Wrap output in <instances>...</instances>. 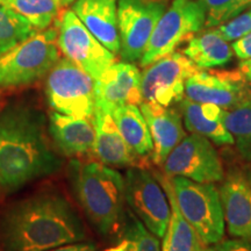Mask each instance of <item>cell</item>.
<instances>
[{"label": "cell", "mask_w": 251, "mask_h": 251, "mask_svg": "<svg viewBox=\"0 0 251 251\" xmlns=\"http://www.w3.org/2000/svg\"><path fill=\"white\" fill-rule=\"evenodd\" d=\"M58 59L57 29L36 31L0 58V89L35 83L49 74Z\"/></svg>", "instance_id": "277c9868"}, {"label": "cell", "mask_w": 251, "mask_h": 251, "mask_svg": "<svg viewBox=\"0 0 251 251\" xmlns=\"http://www.w3.org/2000/svg\"><path fill=\"white\" fill-rule=\"evenodd\" d=\"M169 0H118L119 55L124 62L141 61Z\"/></svg>", "instance_id": "30bf717a"}, {"label": "cell", "mask_w": 251, "mask_h": 251, "mask_svg": "<svg viewBox=\"0 0 251 251\" xmlns=\"http://www.w3.org/2000/svg\"><path fill=\"white\" fill-rule=\"evenodd\" d=\"M71 9L105 48L119 55L118 0H76Z\"/></svg>", "instance_id": "e0dca14e"}, {"label": "cell", "mask_w": 251, "mask_h": 251, "mask_svg": "<svg viewBox=\"0 0 251 251\" xmlns=\"http://www.w3.org/2000/svg\"><path fill=\"white\" fill-rule=\"evenodd\" d=\"M224 178L219 193L229 234L251 242V168L230 166Z\"/></svg>", "instance_id": "5bb4252c"}, {"label": "cell", "mask_w": 251, "mask_h": 251, "mask_svg": "<svg viewBox=\"0 0 251 251\" xmlns=\"http://www.w3.org/2000/svg\"><path fill=\"white\" fill-rule=\"evenodd\" d=\"M76 0H62V7H67L69 5H72Z\"/></svg>", "instance_id": "e575fe53"}, {"label": "cell", "mask_w": 251, "mask_h": 251, "mask_svg": "<svg viewBox=\"0 0 251 251\" xmlns=\"http://www.w3.org/2000/svg\"><path fill=\"white\" fill-rule=\"evenodd\" d=\"M194 251H216V250H215V249H213V248H208V247L206 246V244H203V243H202L201 246L198 247L197 249L194 250Z\"/></svg>", "instance_id": "836d02e7"}, {"label": "cell", "mask_w": 251, "mask_h": 251, "mask_svg": "<svg viewBox=\"0 0 251 251\" xmlns=\"http://www.w3.org/2000/svg\"><path fill=\"white\" fill-rule=\"evenodd\" d=\"M126 201L131 212L157 237L164 236L171 207L165 188L157 176L143 168L130 166L125 178Z\"/></svg>", "instance_id": "9c48e42d"}, {"label": "cell", "mask_w": 251, "mask_h": 251, "mask_svg": "<svg viewBox=\"0 0 251 251\" xmlns=\"http://www.w3.org/2000/svg\"><path fill=\"white\" fill-rule=\"evenodd\" d=\"M59 168L46 136L45 118L15 106L0 113V185L17 190Z\"/></svg>", "instance_id": "6da1fadb"}, {"label": "cell", "mask_w": 251, "mask_h": 251, "mask_svg": "<svg viewBox=\"0 0 251 251\" xmlns=\"http://www.w3.org/2000/svg\"><path fill=\"white\" fill-rule=\"evenodd\" d=\"M181 214L206 246L216 244L225 234V215L219 191L211 183H198L185 177L170 178Z\"/></svg>", "instance_id": "5b68a950"}, {"label": "cell", "mask_w": 251, "mask_h": 251, "mask_svg": "<svg viewBox=\"0 0 251 251\" xmlns=\"http://www.w3.org/2000/svg\"><path fill=\"white\" fill-rule=\"evenodd\" d=\"M57 45L69 61L83 69L94 80L117 62V55L105 48L84 26L72 9H64L56 19Z\"/></svg>", "instance_id": "ba28073f"}, {"label": "cell", "mask_w": 251, "mask_h": 251, "mask_svg": "<svg viewBox=\"0 0 251 251\" xmlns=\"http://www.w3.org/2000/svg\"><path fill=\"white\" fill-rule=\"evenodd\" d=\"M94 83L75 63L68 58L58 59L47 77L46 94L50 107L70 117L93 119Z\"/></svg>", "instance_id": "52a82bcc"}, {"label": "cell", "mask_w": 251, "mask_h": 251, "mask_svg": "<svg viewBox=\"0 0 251 251\" xmlns=\"http://www.w3.org/2000/svg\"><path fill=\"white\" fill-rule=\"evenodd\" d=\"M126 143L136 156L150 155L153 143L148 124L137 105H126L112 113Z\"/></svg>", "instance_id": "603a6c76"}, {"label": "cell", "mask_w": 251, "mask_h": 251, "mask_svg": "<svg viewBox=\"0 0 251 251\" xmlns=\"http://www.w3.org/2000/svg\"><path fill=\"white\" fill-rule=\"evenodd\" d=\"M238 70L242 72L243 77L246 78L248 83L251 84V58L241 62V64L238 65Z\"/></svg>", "instance_id": "d6a6232c"}, {"label": "cell", "mask_w": 251, "mask_h": 251, "mask_svg": "<svg viewBox=\"0 0 251 251\" xmlns=\"http://www.w3.org/2000/svg\"><path fill=\"white\" fill-rule=\"evenodd\" d=\"M93 124L96 127L93 152L102 164L118 168L136 164V155L126 143L112 114L96 109Z\"/></svg>", "instance_id": "ffe728a7"}, {"label": "cell", "mask_w": 251, "mask_h": 251, "mask_svg": "<svg viewBox=\"0 0 251 251\" xmlns=\"http://www.w3.org/2000/svg\"><path fill=\"white\" fill-rule=\"evenodd\" d=\"M225 122L240 155L251 163V100L226 112Z\"/></svg>", "instance_id": "4316f807"}, {"label": "cell", "mask_w": 251, "mask_h": 251, "mask_svg": "<svg viewBox=\"0 0 251 251\" xmlns=\"http://www.w3.org/2000/svg\"><path fill=\"white\" fill-rule=\"evenodd\" d=\"M70 178L78 201L100 233H117L125 225L126 185L120 172L99 162L72 161Z\"/></svg>", "instance_id": "3957f363"}, {"label": "cell", "mask_w": 251, "mask_h": 251, "mask_svg": "<svg viewBox=\"0 0 251 251\" xmlns=\"http://www.w3.org/2000/svg\"><path fill=\"white\" fill-rule=\"evenodd\" d=\"M48 251H96V247L92 243H71L65 246L55 248Z\"/></svg>", "instance_id": "1f68e13d"}, {"label": "cell", "mask_w": 251, "mask_h": 251, "mask_svg": "<svg viewBox=\"0 0 251 251\" xmlns=\"http://www.w3.org/2000/svg\"><path fill=\"white\" fill-rule=\"evenodd\" d=\"M0 107H1V98H0Z\"/></svg>", "instance_id": "d590c367"}, {"label": "cell", "mask_w": 251, "mask_h": 251, "mask_svg": "<svg viewBox=\"0 0 251 251\" xmlns=\"http://www.w3.org/2000/svg\"><path fill=\"white\" fill-rule=\"evenodd\" d=\"M76 213L62 197L40 194L11 209L2 225L6 251H48L84 240Z\"/></svg>", "instance_id": "7a4b0ae2"}, {"label": "cell", "mask_w": 251, "mask_h": 251, "mask_svg": "<svg viewBox=\"0 0 251 251\" xmlns=\"http://www.w3.org/2000/svg\"><path fill=\"white\" fill-rule=\"evenodd\" d=\"M186 98L193 101L212 103L226 111L251 100V84L240 70L198 71L185 84Z\"/></svg>", "instance_id": "4fadbf2b"}, {"label": "cell", "mask_w": 251, "mask_h": 251, "mask_svg": "<svg viewBox=\"0 0 251 251\" xmlns=\"http://www.w3.org/2000/svg\"><path fill=\"white\" fill-rule=\"evenodd\" d=\"M216 251H251L250 241L242 238H233V240L220 241L215 248Z\"/></svg>", "instance_id": "f546056e"}, {"label": "cell", "mask_w": 251, "mask_h": 251, "mask_svg": "<svg viewBox=\"0 0 251 251\" xmlns=\"http://www.w3.org/2000/svg\"><path fill=\"white\" fill-rule=\"evenodd\" d=\"M36 31L23 17L0 5V58Z\"/></svg>", "instance_id": "484cf974"}, {"label": "cell", "mask_w": 251, "mask_h": 251, "mask_svg": "<svg viewBox=\"0 0 251 251\" xmlns=\"http://www.w3.org/2000/svg\"><path fill=\"white\" fill-rule=\"evenodd\" d=\"M105 251H161V246L157 236L149 233L142 221L130 211L126 215L120 242Z\"/></svg>", "instance_id": "d4e9b609"}, {"label": "cell", "mask_w": 251, "mask_h": 251, "mask_svg": "<svg viewBox=\"0 0 251 251\" xmlns=\"http://www.w3.org/2000/svg\"><path fill=\"white\" fill-rule=\"evenodd\" d=\"M206 15V28L219 27L251 7V0H196Z\"/></svg>", "instance_id": "83f0119b"}, {"label": "cell", "mask_w": 251, "mask_h": 251, "mask_svg": "<svg viewBox=\"0 0 251 251\" xmlns=\"http://www.w3.org/2000/svg\"><path fill=\"white\" fill-rule=\"evenodd\" d=\"M165 177H185L198 183H219L225 171L212 141L199 134L185 136L163 163Z\"/></svg>", "instance_id": "7c38bea8"}, {"label": "cell", "mask_w": 251, "mask_h": 251, "mask_svg": "<svg viewBox=\"0 0 251 251\" xmlns=\"http://www.w3.org/2000/svg\"><path fill=\"white\" fill-rule=\"evenodd\" d=\"M216 30L226 41L234 42V41L242 39L243 36L251 33V7L243 13L231 19L228 23L220 25L216 27Z\"/></svg>", "instance_id": "f1b7e54d"}, {"label": "cell", "mask_w": 251, "mask_h": 251, "mask_svg": "<svg viewBox=\"0 0 251 251\" xmlns=\"http://www.w3.org/2000/svg\"><path fill=\"white\" fill-rule=\"evenodd\" d=\"M179 108L185 127L190 133L205 136L218 146L235 144L233 135L225 122L226 109L188 98L181 100Z\"/></svg>", "instance_id": "ac0fdd59"}, {"label": "cell", "mask_w": 251, "mask_h": 251, "mask_svg": "<svg viewBox=\"0 0 251 251\" xmlns=\"http://www.w3.org/2000/svg\"><path fill=\"white\" fill-rule=\"evenodd\" d=\"M200 71L183 52H172L148 65L141 74L142 102L170 107L184 99L185 84Z\"/></svg>", "instance_id": "8fae6325"}, {"label": "cell", "mask_w": 251, "mask_h": 251, "mask_svg": "<svg viewBox=\"0 0 251 251\" xmlns=\"http://www.w3.org/2000/svg\"><path fill=\"white\" fill-rule=\"evenodd\" d=\"M0 5L23 17L39 31L49 28L56 20L62 0H0Z\"/></svg>", "instance_id": "cb8c5ba5"}, {"label": "cell", "mask_w": 251, "mask_h": 251, "mask_svg": "<svg viewBox=\"0 0 251 251\" xmlns=\"http://www.w3.org/2000/svg\"><path fill=\"white\" fill-rule=\"evenodd\" d=\"M233 50L238 58L246 61L251 58V33L243 36L242 39L233 42Z\"/></svg>", "instance_id": "4dcf8cb0"}, {"label": "cell", "mask_w": 251, "mask_h": 251, "mask_svg": "<svg viewBox=\"0 0 251 251\" xmlns=\"http://www.w3.org/2000/svg\"><path fill=\"white\" fill-rule=\"evenodd\" d=\"M205 24V12L196 0H174L152 31L140 61L141 67H148L175 52L177 47L199 33Z\"/></svg>", "instance_id": "8992f818"}, {"label": "cell", "mask_w": 251, "mask_h": 251, "mask_svg": "<svg viewBox=\"0 0 251 251\" xmlns=\"http://www.w3.org/2000/svg\"><path fill=\"white\" fill-rule=\"evenodd\" d=\"M141 74L133 63L115 62L94 83V111L112 114L126 105H141Z\"/></svg>", "instance_id": "9a60e30c"}, {"label": "cell", "mask_w": 251, "mask_h": 251, "mask_svg": "<svg viewBox=\"0 0 251 251\" xmlns=\"http://www.w3.org/2000/svg\"><path fill=\"white\" fill-rule=\"evenodd\" d=\"M142 112L153 143L151 152L152 162L162 166L166 157L186 136L181 114L177 109L157 105L151 102L141 103Z\"/></svg>", "instance_id": "2e32d148"}, {"label": "cell", "mask_w": 251, "mask_h": 251, "mask_svg": "<svg viewBox=\"0 0 251 251\" xmlns=\"http://www.w3.org/2000/svg\"><path fill=\"white\" fill-rule=\"evenodd\" d=\"M157 177L165 188L171 207L170 220L163 236L162 251H194L202 244L201 240L198 236L194 228L181 214L170 179L164 176H157Z\"/></svg>", "instance_id": "7402d4cb"}, {"label": "cell", "mask_w": 251, "mask_h": 251, "mask_svg": "<svg viewBox=\"0 0 251 251\" xmlns=\"http://www.w3.org/2000/svg\"><path fill=\"white\" fill-rule=\"evenodd\" d=\"M183 54L192 61L200 70L222 67L231 61L233 47L216 29L207 30L194 35L188 41Z\"/></svg>", "instance_id": "44dd1931"}, {"label": "cell", "mask_w": 251, "mask_h": 251, "mask_svg": "<svg viewBox=\"0 0 251 251\" xmlns=\"http://www.w3.org/2000/svg\"><path fill=\"white\" fill-rule=\"evenodd\" d=\"M49 131L56 146L65 155L78 156L93 151L96 142L93 119L52 112L49 117Z\"/></svg>", "instance_id": "d6986e66"}]
</instances>
